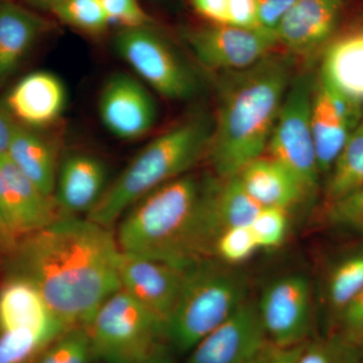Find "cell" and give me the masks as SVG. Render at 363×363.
Returning a JSON list of instances; mask_svg holds the SVG:
<instances>
[{
	"instance_id": "cell-29",
	"label": "cell",
	"mask_w": 363,
	"mask_h": 363,
	"mask_svg": "<svg viewBox=\"0 0 363 363\" xmlns=\"http://www.w3.org/2000/svg\"><path fill=\"white\" fill-rule=\"evenodd\" d=\"M94 360L87 327L79 326L64 331L33 363H91Z\"/></svg>"
},
{
	"instance_id": "cell-33",
	"label": "cell",
	"mask_w": 363,
	"mask_h": 363,
	"mask_svg": "<svg viewBox=\"0 0 363 363\" xmlns=\"http://www.w3.org/2000/svg\"><path fill=\"white\" fill-rule=\"evenodd\" d=\"M326 220L336 228L363 233V186L328 203Z\"/></svg>"
},
{
	"instance_id": "cell-25",
	"label": "cell",
	"mask_w": 363,
	"mask_h": 363,
	"mask_svg": "<svg viewBox=\"0 0 363 363\" xmlns=\"http://www.w3.org/2000/svg\"><path fill=\"white\" fill-rule=\"evenodd\" d=\"M363 291V243L332 266L326 281V302L333 322Z\"/></svg>"
},
{
	"instance_id": "cell-22",
	"label": "cell",
	"mask_w": 363,
	"mask_h": 363,
	"mask_svg": "<svg viewBox=\"0 0 363 363\" xmlns=\"http://www.w3.org/2000/svg\"><path fill=\"white\" fill-rule=\"evenodd\" d=\"M6 156L45 195L54 197L59 167L56 150L45 138L18 124Z\"/></svg>"
},
{
	"instance_id": "cell-5",
	"label": "cell",
	"mask_w": 363,
	"mask_h": 363,
	"mask_svg": "<svg viewBox=\"0 0 363 363\" xmlns=\"http://www.w3.org/2000/svg\"><path fill=\"white\" fill-rule=\"evenodd\" d=\"M245 295L242 274L225 264L208 259L188 267L167 327L168 342L180 352H190L247 301Z\"/></svg>"
},
{
	"instance_id": "cell-43",
	"label": "cell",
	"mask_w": 363,
	"mask_h": 363,
	"mask_svg": "<svg viewBox=\"0 0 363 363\" xmlns=\"http://www.w3.org/2000/svg\"><path fill=\"white\" fill-rule=\"evenodd\" d=\"M150 363H175L173 360L171 359V357H169L167 351H164L161 354L157 355L155 359H152Z\"/></svg>"
},
{
	"instance_id": "cell-11",
	"label": "cell",
	"mask_w": 363,
	"mask_h": 363,
	"mask_svg": "<svg viewBox=\"0 0 363 363\" xmlns=\"http://www.w3.org/2000/svg\"><path fill=\"white\" fill-rule=\"evenodd\" d=\"M269 342L257 306L245 301L190 351L188 363H255Z\"/></svg>"
},
{
	"instance_id": "cell-18",
	"label": "cell",
	"mask_w": 363,
	"mask_h": 363,
	"mask_svg": "<svg viewBox=\"0 0 363 363\" xmlns=\"http://www.w3.org/2000/svg\"><path fill=\"white\" fill-rule=\"evenodd\" d=\"M23 329L62 333L69 328L55 317L30 281L6 276L0 286V331Z\"/></svg>"
},
{
	"instance_id": "cell-37",
	"label": "cell",
	"mask_w": 363,
	"mask_h": 363,
	"mask_svg": "<svg viewBox=\"0 0 363 363\" xmlns=\"http://www.w3.org/2000/svg\"><path fill=\"white\" fill-rule=\"evenodd\" d=\"M227 25L262 30L257 21L255 0H229Z\"/></svg>"
},
{
	"instance_id": "cell-20",
	"label": "cell",
	"mask_w": 363,
	"mask_h": 363,
	"mask_svg": "<svg viewBox=\"0 0 363 363\" xmlns=\"http://www.w3.org/2000/svg\"><path fill=\"white\" fill-rule=\"evenodd\" d=\"M238 176L248 194L262 208L289 211L308 195L295 176L269 157L255 160Z\"/></svg>"
},
{
	"instance_id": "cell-35",
	"label": "cell",
	"mask_w": 363,
	"mask_h": 363,
	"mask_svg": "<svg viewBox=\"0 0 363 363\" xmlns=\"http://www.w3.org/2000/svg\"><path fill=\"white\" fill-rule=\"evenodd\" d=\"M330 334L363 350V291L341 312Z\"/></svg>"
},
{
	"instance_id": "cell-9",
	"label": "cell",
	"mask_w": 363,
	"mask_h": 363,
	"mask_svg": "<svg viewBox=\"0 0 363 363\" xmlns=\"http://www.w3.org/2000/svg\"><path fill=\"white\" fill-rule=\"evenodd\" d=\"M186 40L201 65L229 73L252 68L279 45L274 33L259 28L211 23L189 30Z\"/></svg>"
},
{
	"instance_id": "cell-26",
	"label": "cell",
	"mask_w": 363,
	"mask_h": 363,
	"mask_svg": "<svg viewBox=\"0 0 363 363\" xmlns=\"http://www.w3.org/2000/svg\"><path fill=\"white\" fill-rule=\"evenodd\" d=\"M328 174L325 193L327 203L363 186V121L351 133Z\"/></svg>"
},
{
	"instance_id": "cell-23",
	"label": "cell",
	"mask_w": 363,
	"mask_h": 363,
	"mask_svg": "<svg viewBox=\"0 0 363 363\" xmlns=\"http://www.w3.org/2000/svg\"><path fill=\"white\" fill-rule=\"evenodd\" d=\"M311 128L320 173L328 174L352 131L321 83L313 94Z\"/></svg>"
},
{
	"instance_id": "cell-1",
	"label": "cell",
	"mask_w": 363,
	"mask_h": 363,
	"mask_svg": "<svg viewBox=\"0 0 363 363\" xmlns=\"http://www.w3.org/2000/svg\"><path fill=\"white\" fill-rule=\"evenodd\" d=\"M121 250L109 227L62 217L21 238L6 259V276L39 291L66 328L87 326L107 298L121 289Z\"/></svg>"
},
{
	"instance_id": "cell-10",
	"label": "cell",
	"mask_w": 363,
	"mask_h": 363,
	"mask_svg": "<svg viewBox=\"0 0 363 363\" xmlns=\"http://www.w3.org/2000/svg\"><path fill=\"white\" fill-rule=\"evenodd\" d=\"M267 338L279 346L307 342L311 330V286L305 277L289 274L267 286L257 305Z\"/></svg>"
},
{
	"instance_id": "cell-32",
	"label": "cell",
	"mask_w": 363,
	"mask_h": 363,
	"mask_svg": "<svg viewBox=\"0 0 363 363\" xmlns=\"http://www.w3.org/2000/svg\"><path fill=\"white\" fill-rule=\"evenodd\" d=\"M250 227L259 250H274L286 240L289 211L281 208H262Z\"/></svg>"
},
{
	"instance_id": "cell-42",
	"label": "cell",
	"mask_w": 363,
	"mask_h": 363,
	"mask_svg": "<svg viewBox=\"0 0 363 363\" xmlns=\"http://www.w3.org/2000/svg\"><path fill=\"white\" fill-rule=\"evenodd\" d=\"M26 7L35 11H49L52 13L55 7L59 6L64 0H23Z\"/></svg>"
},
{
	"instance_id": "cell-6",
	"label": "cell",
	"mask_w": 363,
	"mask_h": 363,
	"mask_svg": "<svg viewBox=\"0 0 363 363\" xmlns=\"http://www.w3.org/2000/svg\"><path fill=\"white\" fill-rule=\"evenodd\" d=\"M86 327L94 359L104 363H150L166 351V327L123 289L104 301Z\"/></svg>"
},
{
	"instance_id": "cell-45",
	"label": "cell",
	"mask_w": 363,
	"mask_h": 363,
	"mask_svg": "<svg viewBox=\"0 0 363 363\" xmlns=\"http://www.w3.org/2000/svg\"><path fill=\"white\" fill-rule=\"evenodd\" d=\"M358 363H363V350L362 352V355H360L359 362Z\"/></svg>"
},
{
	"instance_id": "cell-7",
	"label": "cell",
	"mask_w": 363,
	"mask_h": 363,
	"mask_svg": "<svg viewBox=\"0 0 363 363\" xmlns=\"http://www.w3.org/2000/svg\"><path fill=\"white\" fill-rule=\"evenodd\" d=\"M313 94L308 76L289 86L267 147L269 157L295 176L309 196L316 191L321 174L312 135Z\"/></svg>"
},
{
	"instance_id": "cell-24",
	"label": "cell",
	"mask_w": 363,
	"mask_h": 363,
	"mask_svg": "<svg viewBox=\"0 0 363 363\" xmlns=\"http://www.w3.org/2000/svg\"><path fill=\"white\" fill-rule=\"evenodd\" d=\"M262 207L248 194L240 177L215 182L211 213L217 238L224 231L238 226L250 225Z\"/></svg>"
},
{
	"instance_id": "cell-39",
	"label": "cell",
	"mask_w": 363,
	"mask_h": 363,
	"mask_svg": "<svg viewBox=\"0 0 363 363\" xmlns=\"http://www.w3.org/2000/svg\"><path fill=\"white\" fill-rule=\"evenodd\" d=\"M306 343L279 346L269 341L255 363H297Z\"/></svg>"
},
{
	"instance_id": "cell-44",
	"label": "cell",
	"mask_w": 363,
	"mask_h": 363,
	"mask_svg": "<svg viewBox=\"0 0 363 363\" xmlns=\"http://www.w3.org/2000/svg\"><path fill=\"white\" fill-rule=\"evenodd\" d=\"M14 0H0V4H7V2H13Z\"/></svg>"
},
{
	"instance_id": "cell-4",
	"label": "cell",
	"mask_w": 363,
	"mask_h": 363,
	"mask_svg": "<svg viewBox=\"0 0 363 363\" xmlns=\"http://www.w3.org/2000/svg\"><path fill=\"white\" fill-rule=\"evenodd\" d=\"M213 125L206 117H193L152 140L107 187L86 218L111 228L145 196L186 175L208 152Z\"/></svg>"
},
{
	"instance_id": "cell-13",
	"label": "cell",
	"mask_w": 363,
	"mask_h": 363,
	"mask_svg": "<svg viewBox=\"0 0 363 363\" xmlns=\"http://www.w3.org/2000/svg\"><path fill=\"white\" fill-rule=\"evenodd\" d=\"M98 111L105 128L119 140H138L157 121L154 98L140 81L125 73L113 74L105 81Z\"/></svg>"
},
{
	"instance_id": "cell-15",
	"label": "cell",
	"mask_w": 363,
	"mask_h": 363,
	"mask_svg": "<svg viewBox=\"0 0 363 363\" xmlns=\"http://www.w3.org/2000/svg\"><path fill=\"white\" fill-rule=\"evenodd\" d=\"M343 0H296L278 28L279 44L310 55L326 44L337 26Z\"/></svg>"
},
{
	"instance_id": "cell-31",
	"label": "cell",
	"mask_w": 363,
	"mask_h": 363,
	"mask_svg": "<svg viewBox=\"0 0 363 363\" xmlns=\"http://www.w3.org/2000/svg\"><path fill=\"white\" fill-rule=\"evenodd\" d=\"M259 250L250 225L227 229L217 238L213 255L223 264H238L250 259Z\"/></svg>"
},
{
	"instance_id": "cell-36",
	"label": "cell",
	"mask_w": 363,
	"mask_h": 363,
	"mask_svg": "<svg viewBox=\"0 0 363 363\" xmlns=\"http://www.w3.org/2000/svg\"><path fill=\"white\" fill-rule=\"evenodd\" d=\"M296 0H255L257 21L262 30L274 33Z\"/></svg>"
},
{
	"instance_id": "cell-8",
	"label": "cell",
	"mask_w": 363,
	"mask_h": 363,
	"mask_svg": "<svg viewBox=\"0 0 363 363\" xmlns=\"http://www.w3.org/2000/svg\"><path fill=\"white\" fill-rule=\"evenodd\" d=\"M113 45L136 75L162 96L187 100L198 92L194 72L150 26L119 30Z\"/></svg>"
},
{
	"instance_id": "cell-21",
	"label": "cell",
	"mask_w": 363,
	"mask_h": 363,
	"mask_svg": "<svg viewBox=\"0 0 363 363\" xmlns=\"http://www.w3.org/2000/svg\"><path fill=\"white\" fill-rule=\"evenodd\" d=\"M321 83L363 104V32L329 45L322 61Z\"/></svg>"
},
{
	"instance_id": "cell-40",
	"label": "cell",
	"mask_w": 363,
	"mask_h": 363,
	"mask_svg": "<svg viewBox=\"0 0 363 363\" xmlns=\"http://www.w3.org/2000/svg\"><path fill=\"white\" fill-rule=\"evenodd\" d=\"M18 124L4 102H0V157L6 155Z\"/></svg>"
},
{
	"instance_id": "cell-2",
	"label": "cell",
	"mask_w": 363,
	"mask_h": 363,
	"mask_svg": "<svg viewBox=\"0 0 363 363\" xmlns=\"http://www.w3.org/2000/svg\"><path fill=\"white\" fill-rule=\"evenodd\" d=\"M213 181L184 175L145 196L123 215L116 233L121 252L186 269L213 257Z\"/></svg>"
},
{
	"instance_id": "cell-17",
	"label": "cell",
	"mask_w": 363,
	"mask_h": 363,
	"mask_svg": "<svg viewBox=\"0 0 363 363\" xmlns=\"http://www.w3.org/2000/svg\"><path fill=\"white\" fill-rule=\"evenodd\" d=\"M66 98L65 87L56 75L37 71L11 88L4 104L18 123L33 130L56 123L65 108Z\"/></svg>"
},
{
	"instance_id": "cell-3",
	"label": "cell",
	"mask_w": 363,
	"mask_h": 363,
	"mask_svg": "<svg viewBox=\"0 0 363 363\" xmlns=\"http://www.w3.org/2000/svg\"><path fill=\"white\" fill-rule=\"evenodd\" d=\"M289 86L288 65L272 56L247 70L229 73L221 85L208 149L219 178L238 176L262 157Z\"/></svg>"
},
{
	"instance_id": "cell-41",
	"label": "cell",
	"mask_w": 363,
	"mask_h": 363,
	"mask_svg": "<svg viewBox=\"0 0 363 363\" xmlns=\"http://www.w3.org/2000/svg\"><path fill=\"white\" fill-rule=\"evenodd\" d=\"M18 241L20 240L7 225L6 219L0 210V255L6 257L7 255L13 252Z\"/></svg>"
},
{
	"instance_id": "cell-28",
	"label": "cell",
	"mask_w": 363,
	"mask_h": 363,
	"mask_svg": "<svg viewBox=\"0 0 363 363\" xmlns=\"http://www.w3.org/2000/svg\"><path fill=\"white\" fill-rule=\"evenodd\" d=\"M51 13L66 26L91 37L104 35L111 26L100 0H64Z\"/></svg>"
},
{
	"instance_id": "cell-30",
	"label": "cell",
	"mask_w": 363,
	"mask_h": 363,
	"mask_svg": "<svg viewBox=\"0 0 363 363\" xmlns=\"http://www.w3.org/2000/svg\"><path fill=\"white\" fill-rule=\"evenodd\" d=\"M362 348L345 342L334 334L309 340L297 363H358Z\"/></svg>"
},
{
	"instance_id": "cell-16",
	"label": "cell",
	"mask_w": 363,
	"mask_h": 363,
	"mask_svg": "<svg viewBox=\"0 0 363 363\" xmlns=\"http://www.w3.org/2000/svg\"><path fill=\"white\" fill-rule=\"evenodd\" d=\"M107 169L88 154L67 157L59 166L54 198L62 214L78 217L94 209L106 191Z\"/></svg>"
},
{
	"instance_id": "cell-12",
	"label": "cell",
	"mask_w": 363,
	"mask_h": 363,
	"mask_svg": "<svg viewBox=\"0 0 363 363\" xmlns=\"http://www.w3.org/2000/svg\"><path fill=\"white\" fill-rule=\"evenodd\" d=\"M184 272L166 262L121 252V289L160 320L166 330L178 304Z\"/></svg>"
},
{
	"instance_id": "cell-27",
	"label": "cell",
	"mask_w": 363,
	"mask_h": 363,
	"mask_svg": "<svg viewBox=\"0 0 363 363\" xmlns=\"http://www.w3.org/2000/svg\"><path fill=\"white\" fill-rule=\"evenodd\" d=\"M62 333L28 329L0 331V363H33Z\"/></svg>"
},
{
	"instance_id": "cell-38",
	"label": "cell",
	"mask_w": 363,
	"mask_h": 363,
	"mask_svg": "<svg viewBox=\"0 0 363 363\" xmlns=\"http://www.w3.org/2000/svg\"><path fill=\"white\" fill-rule=\"evenodd\" d=\"M193 9L211 25H227L229 0H189Z\"/></svg>"
},
{
	"instance_id": "cell-34",
	"label": "cell",
	"mask_w": 363,
	"mask_h": 363,
	"mask_svg": "<svg viewBox=\"0 0 363 363\" xmlns=\"http://www.w3.org/2000/svg\"><path fill=\"white\" fill-rule=\"evenodd\" d=\"M111 26L121 30L150 26L149 14L138 0H100Z\"/></svg>"
},
{
	"instance_id": "cell-14",
	"label": "cell",
	"mask_w": 363,
	"mask_h": 363,
	"mask_svg": "<svg viewBox=\"0 0 363 363\" xmlns=\"http://www.w3.org/2000/svg\"><path fill=\"white\" fill-rule=\"evenodd\" d=\"M0 210L18 240L66 217L55 198L45 195L6 155L0 157Z\"/></svg>"
},
{
	"instance_id": "cell-19",
	"label": "cell",
	"mask_w": 363,
	"mask_h": 363,
	"mask_svg": "<svg viewBox=\"0 0 363 363\" xmlns=\"http://www.w3.org/2000/svg\"><path fill=\"white\" fill-rule=\"evenodd\" d=\"M47 28L37 11L14 1L0 4V84L18 70Z\"/></svg>"
}]
</instances>
